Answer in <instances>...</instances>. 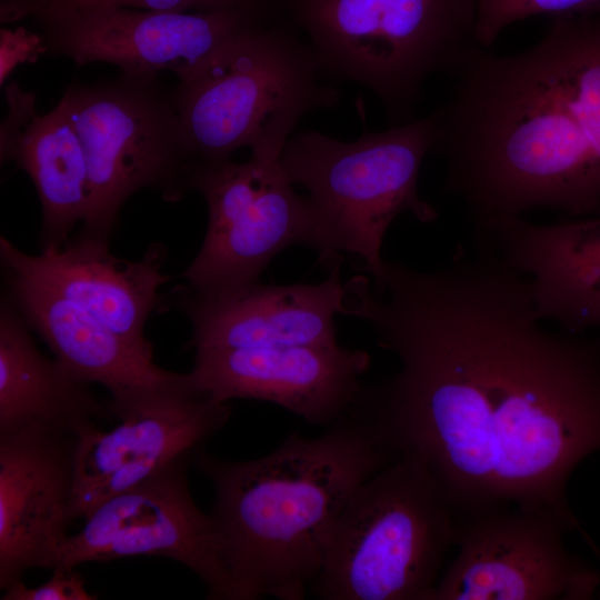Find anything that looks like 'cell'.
<instances>
[{
  "mask_svg": "<svg viewBox=\"0 0 600 600\" xmlns=\"http://www.w3.org/2000/svg\"><path fill=\"white\" fill-rule=\"evenodd\" d=\"M580 531L584 538V540L588 542V544L591 547V549L593 550L594 553L598 554L599 559H600V552H599V549L594 546V543L592 542V540L584 533L583 530H581L580 528Z\"/></svg>",
  "mask_w": 600,
  "mask_h": 600,
  "instance_id": "27",
  "label": "cell"
},
{
  "mask_svg": "<svg viewBox=\"0 0 600 600\" xmlns=\"http://www.w3.org/2000/svg\"><path fill=\"white\" fill-rule=\"evenodd\" d=\"M268 0H40V9L82 8L110 4L154 11H217L261 3Z\"/></svg>",
  "mask_w": 600,
  "mask_h": 600,
  "instance_id": "23",
  "label": "cell"
},
{
  "mask_svg": "<svg viewBox=\"0 0 600 600\" xmlns=\"http://www.w3.org/2000/svg\"><path fill=\"white\" fill-rule=\"evenodd\" d=\"M600 7V0H478L476 37L490 49L503 29L527 18L576 13Z\"/></svg>",
  "mask_w": 600,
  "mask_h": 600,
  "instance_id": "22",
  "label": "cell"
},
{
  "mask_svg": "<svg viewBox=\"0 0 600 600\" xmlns=\"http://www.w3.org/2000/svg\"><path fill=\"white\" fill-rule=\"evenodd\" d=\"M344 290L342 313L400 361L358 401L397 458L422 464L459 516L514 506L579 529L566 490L600 450V339L541 327L528 278L472 244L434 271L384 261Z\"/></svg>",
  "mask_w": 600,
  "mask_h": 600,
  "instance_id": "1",
  "label": "cell"
},
{
  "mask_svg": "<svg viewBox=\"0 0 600 600\" xmlns=\"http://www.w3.org/2000/svg\"><path fill=\"white\" fill-rule=\"evenodd\" d=\"M0 256L11 259L153 357L144 327L150 314L163 307L164 296L158 291L172 278L162 272L164 246L153 244L140 260L131 261L113 256L107 241L77 236L61 249L33 256L1 236Z\"/></svg>",
  "mask_w": 600,
  "mask_h": 600,
  "instance_id": "19",
  "label": "cell"
},
{
  "mask_svg": "<svg viewBox=\"0 0 600 600\" xmlns=\"http://www.w3.org/2000/svg\"><path fill=\"white\" fill-rule=\"evenodd\" d=\"M59 104L72 123L88 168V208L77 236L110 242L126 201L143 188L169 202L189 188L193 156L173 100L157 74L120 72L73 82Z\"/></svg>",
  "mask_w": 600,
  "mask_h": 600,
  "instance_id": "8",
  "label": "cell"
},
{
  "mask_svg": "<svg viewBox=\"0 0 600 600\" xmlns=\"http://www.w3.org/2000/svg\"><path fill=\"white\" fill-rule=\"evenodd\" d=\"M396 459L357 406L322 434L291 433L259 459L198 449L192 461L213 486L209 516L241 600L304 599L350 497Z\"/></svg>",
  "mask_w": 600,
  "mask_h": 600,
  "instance_id": "3",
  "label": "cell"
},
{
  "mask_svg": "<svg viewBox=\"0 0 600 600\" xmlns=\"http://www.w3.org/2000/svg\"><path fill=\"white\" fill-rule=\"evenodd\" d=\"M478 0H289L323 74L371 89L392 126L413 121L428 76H453L481 46Z\"/></svg>",
  "mask_w": 600,
  "mask_h": 600,
  "instance_id": "7",
  "label": "cell"
},
{
  "mask_svg": "<svg viewBox=\"0 0 600 600\" xmlns=\"http://www.w3.org/2000/svg\"><path fill=\"white\" fill-rule=\"evenodd\" d=\"M459 516L429 471L397 458L350 497L309 592L322 600H433Z\"/></svg>",
  "mask_w": 600,
  "mask_h": 600,
  "instance_id": "6",
  "label": "cell"
},
{
  "mask_svg": "<svg viewBox=\"0 0 600 600\" xmlns=\"http://www.w3.org/2000/svg\"><path fill=\"white\" fill-rule=\"evenodd\" d=\"M433 144L430 114L381 132L364 128L352 142L316 131L288 139L279 161L289 180L308 191L324 268L341 266L343 253L354 254L377 281L386 261L382 242L394 219L403 212L421 223L438 219L418 190L422 161Z\"/></svg>",
  "mask_w": 600,
  "mask_h": 600,
  "instance_id": "5",
  "label": "cell"
},
{
  "mask_svg": "<svg viewBox=\"0 0 600 600\" xmlns=\"http://www.w3.org/2000/svg\"><path fill=\"white\" fill-rule=\"evenodd\" d=\"M8 112L0 128L1 161L32 180L42 209L41 252L61 249L88 208V168L81 141L63 108L36 110V94L16 81L6 87Z\"/></svg>",
  "mask_w": 600,
  "mask_h": 600,
  "instance_id": "20",
  "label": "cell"
},
{
  "mask_svg": "<svg viewBox=\"0 0 600 600\" xmlns=\"http://www.w3.org/2000/svg\"><path fill=\"white\" fill-rule=\"evenodd\" d=\"M52 577L37 587L18 580L3 590L2 600H93L83 577L74 569H56Z\"/></svg>",
  "mask_w": 600,
  "mask_h": 600,
  "instance_id": "24",
  "label": "cell"
},
{
  "mask_svg": "<svg viewBox=\"0 0 600 600\" xmlns=\"http://www.w3.org/2000/svg\"><path fill=\"white\" fill-rule=\"evenodd\" d=\"M280 158L251 154L194 162L189 188L208 207V226L194 259L181 273L201 296L229 292L260 281V274L281 251L293 246L318 250V238L306 197L286 176Z\"/></svg>",
  "mask_w": 600,
  "mask_h": 600,
  "instance_id": "9",
  "label": "cell"
},
{
  "mask_svg": "<svg viewBox=\"0 0 600 600\" xmlns=\"http://www.w3.org/2000/svg\"><path fill=\"white\" fill-rule=\"evenodd\" d=\"M193 453L177 457L148 478L100 503L69 536L56 569L133 556L170 558L191 570L211 600H241L209 513L188 484ZM52 570V571H53Z\"/></svg>",
  "mask_w": 600,
  "mask_h": 600,
  "instance_id": "10",
  "label": "cell"
},
{
  "mask_svg": "<svg viewBox=\"0 0 600 600\" xmlns=\"http://www.w3.org/2000/svg\"><path fill=\"white\" fill-rule=\"evenodd\" d=\"M471 242L528 278L540 320L571 334L600 328V213L550 224L503 218L473 231Z\"/></svg>",
  "mask_w": 600,
  "mask_h": 600,
  "instance_id": "17",
  "label": "cell"
},
{
  "mask_svg": "<svg viewBox=\"0 0 600 600\" xmlns=\"http://www.w3.org/2000/svg\"><path fill=\"white\" fill-rule=\"evenodd\" d=\"M36 0H0V17L2 22L18 21L23 18L26 10Z\"/></svg>",
  "mask_w": 600,
  "mask_h": 600,
  "instance_id": "26",
  "label": "cell"
},
{
  "mask_svg": "<svg viewBox=\"0 0 600 600\" xmlns=\"http://www.w3.org/2000/svg\"><path fill=\"white\" fill-rule=\"evenodd\" d=\"M269 14L268 1L217 11H154L98 4L33 12L44 53L79 67L108 62L131 76L169 70L179 80Z\"/></svg>",
  "mask_w": 600,
  "mask_h": 600,
  "instance_id": "11",
  "label": "cell"
},
{
  "mask_svg": "<svg viewBox=\"0 0 600 600\" xmlns=\"http://www.w3.org/2000/svg\"><path fill=\"white\" fill-rule=\"evenodd\" d=\"M551 18L523 52L478 48L430 113L472 231L536 208L600 213V7Z\"/></svg>",
  "mask_w": 600,
  "mask_h": 600,
  "instance_id": "2",
  "label": "cell"
},
{
  "mask_svg": "<svg viewBox=\"0 0 600 600\" xmlns=\"http://www.w3.org/2000/svg\"><path fill=\"white\" fill-rule=\"evenodd\" d=\"M6 290L28 327L74 377L110 392L113 417L149 389L179 372L158 367L86 309L70 301L11 259L0 256Z\"/></svg>",
  "mask_w": 600,
  "mask_h": 600,
  "instance_id": "18",
  "label": "cell"
},
{
  "mask_svg": "<svg viewBox=\"0 0 600 600\" xmlns=\"http://www.w3.org/2000/svg\"><path fill=\"white\" fill-rule=\"evenodd\" d=\"M370 363L367 351L339 343L200 348L190 376L218 401H268L309 424L329 427L358 403Z\"/></svg>",
  "mask_w": 600,
  "mask_h": 600,
  "instance_id": "14",
  "label": "cell"
},
{
  "mask_svg": "<svg viewBox=\"0 0 600 600\" xmlns=\"http://www.w3.org/2000/svg\"><path fill=\"white\" fill-rule=\"evenodd\" d=\"M229 402L216 400L190 372L152 388L119 411L109 431L98 424L77 436L73 521L186 453H194L230 419Z\"/></svg>",
  "mask_w": 600,
  "mask_h": 600,
  "instance_id": "12",
  "label": "cell"
},
{
  "mask_svg": "<svg viewBox=\"0 0 600 600\" xmlns=\"http://www.w3.org/2000/svg\"><path fill=\"white\" fill-rule=\"evenodd\" d=\"M44 53L41 36L24 27L1 29L0 32V79L1 84L19 64L36 60Z\"/></svg>",
  "mask_w": 600,
  "mask_h": 600,
  "instance_id": "25",
  "label": "cell"
},
{
  "mask_svg": "<svg viewBox=\"0 0 600 600\" xmlns=\"http://www.w3.org/2000/svg\"><path fill=\"white\" fill-rule=\"evenodd\" d=\"M171 296L191 322L188 348H270L337 344L334 317L346 290L337 266L319 283L258 281L213 296L181 284Z\"/></svg>",
  "mask_w": 600,
  "mask_h": 600,
  "instance_id": "16",
  "label": "cell"
},
{
  "mask_svg": "<svg viewBox=\"0 0 600 600\" xmlns=\"http://www.w3.org/2000/svg\"><path fill=\"white\" fill-rule=\"evenodd\" d=\"M308 41L270 16L238 34L172 89L194 162L251 154L280 158L301 118L333 107L340 92Z\"/></svg>",
  "mask_w": 600,
  "mask_h": 600,
  "instance_id": "4",
  "label": "cell"
},
{
  "mask_svg": "<svg viewBox=\"0 0 600 600\" xmlns=\"http://www.w3.org/2000/svg\"><path fill=\"white\" fill-rule=\"evenodd\" d=\"M77 436L28 424L0 437V589L32 568L53 570L68 528Z\"/></svg>",
  "mask_w": 600,
  "mask_h": 600,
  "instance_id": "15",
  "label": "cell"
},
{
  "mask_svg": "<svg viewBox=\"0 0 600 600\" xmlns=\"http://www.w3.org/2000/svg\"><path fill=\"white\" fill-rule=\"evenodd\" d=\"M554 519L503 509L459 517V551L433 600H586L599 573L566 549Z\"/></svg>",
  "mask_w": 600,
  "mask_h": 600,
  "instance_id": "13",
  "label": "cell"
},
{
  "mask_svg": "<svg viewBox=\"0 0 600 600\" xmlns=\"http://www.w3.org/2000/svg\"><path fill=\"white\" fill-rule=\"evenodd\" d=\"M24 319L2 293L0 301V437L28 424L78 436L98 420L114 418L109 400L57 359L43 356Z\"/></svg>",
  "mask_w": 600,
  "mask_h": 600,
  "instance_id": "21",
  "label": "cell"
}]
</instances>
